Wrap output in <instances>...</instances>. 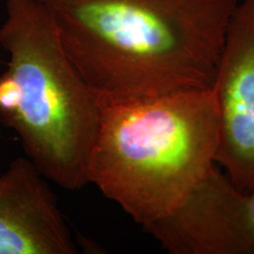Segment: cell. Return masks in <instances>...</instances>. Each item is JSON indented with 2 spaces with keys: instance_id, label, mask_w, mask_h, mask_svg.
<instances>
[{
  "instance_id": "cell-1",
  "label": "cell",
  "mask_w": 254,
  "mask_h": 254,
  "mask_svg": "<svg viewBox=\"0 0 254 254\" xmlns=\"http://www.w3.org/2000/svg\"><path fill=\"white\" fill-rule=\"evenodd\" d=\"M100 100L212 88L239 0H38Z\"/></svg>"
},
{
  "instance_id": "cell-2",
  "label": "cell",
  "mask_w": 254,
  "mask_h": 254,
  "mask_svg": "<svg viewBox=\"0 0 254 254\" xmlns=\"http://www.w3.org/2000/svg\"><path fill=\"white\" fill-rule=\"evenodd\" d=\"M99 102L89 184L142 228L169 217L217 165L212 88Z\"/></svg>"
},
{
  "instance_id": "cell-3",
  "label": "cell",
  "mask_w": 254,
  "mask_h": 254,
  "mask_svg": "<svg viewBox=\"0 0 254 254\" xmlns=\"http://www.w3.org/2000/svg\"><path fill=\"white\" fill-rule=\"evenodd\" d=\"M0 46V123L11 129L42 175L67 190L89 184L88 165L100 127L98 96L66 54L38 0H6Z\"/></svg>"
},
{
  "instance_id": "cell-4",
  "label": "cell",
  "mask_w": 254,
  "mask_h": 254,
  "mask_svg": "<svg viewBox=\"0 0 254 254\" xmlns=\"http://www.w3.org/2000/svg\"><path fill=\"white\" fill-rule=\"evenodd\" d=\"M218 114L216 164L237 189L254 190V0H239L212 86Z\"/></svg>"
},
{
  "instance_id": "cell-5",
  "label": "cell",
  "mask_w": 254,
  "mask_h": 254,
  "mask_svg": "<svg viewBox=\"0 0 254 254\" xmlns=\"http://www.w3.org/2000/svg\"><path fill=\"white\" fill-rule=\"evenodd\" d=\"M143 229L172 254H254V190L215 165L179 208Z\"/></svg>"
},
{
  "instance_id": "cell-6",
  "label": "cell",
  "mask_w": 254,
  "mask_h": 254,
  "mask_svg": "<svg viewBox=\"0 0 254 254\" xmlns=\"http://www.w3.org/2000/svg\"><path fill=\"white\" fill-rule=\"evenodd\" d=\"M45 177L27 157L0 172V254H74L77 249Z\"/></svg>"
}]
</instances>
